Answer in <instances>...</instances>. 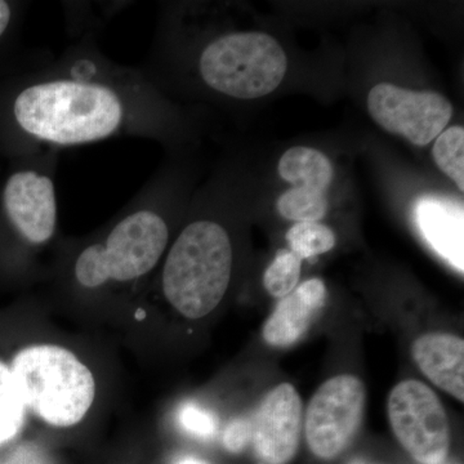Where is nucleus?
Segmentation results:
<instances>
[{"label":"nucleus","instance_id":"nucleus-1","mask_svg":"<svg viewBox=\"0 0 464 464\" xmlns=\"http://www.w3.org/2000/svg\"><path fill=\"white\" fill-rule=\"evenodd\" d=\"M172 121L141 69L110 60L96 35L44 58L0 93V148L14 159L123 137L167 141Z\"/></svg>","mask_w":464,"mask_h":464},{"label":"nucleus","instance_id":"nucleus-2","mask_svg":"<svg viewBox=\"0 0 464 464\" xmlns=\"http://www.w3.org/2000/svg\"><path fill=\"white\" fill-rule=\"evenodd\" d=\"M170 179L159 172L128 201L106 231L85 244L72 259L76 285L96 290L130 284L151 273L170 239Z\"/></svg>","mask_w":464,"mask_h":464},{"label":"nucleus","instance_id":"nucleus-3","mask_svg":"<svg viewBox=\"0 0 464 464\" xmlns=\"http://www.w3.org/2000/svg\"><path fill=\"white\" fill-rule=\"evenodd\" d=\"M232 264L231 237L225 226L215 219H195L183 227L168 252L161 289L181 315L200 319L224 299Z\"/></svg>","mask_w":464,"mask_h":464},{"label":"nucleus","instance_id":"nucleus-4","mask_svg":"<svg viewBox=\"0 0 464 464\" xmlns=\"http://www.w3.org/2000/svg\"><path fill=\"white\" fill-rule=\"evenodd\" d=\"M8 365L26 411L51 426H74L93 404V374L66 348L24 347Z\"/></svg>","mask_w":464,"mask_h":464},{"label":"nucleus","instance_id":"nucleus-5","mask_svg":"<svg viewBox=\"0 0 464 464\" xmlns=\"http://www.w3.org/2000/svg\"><path fill=\"white\" fill-rule=\"evenodd\" d=\"M288 60L276 39L259 32L221 34L198 54V75L208 90L228 99L256 100L276 90Z\"/></svg>","mask_w":464,"mask_h":464},{"label":"nucleus","instance_id":"nucleus-6","mask_svg":"<svg viewBox=\"0 0 464 464\" xmlns=\"http://www.w3.org/2000/svg\"><path fill=\"white\" fill-rule=\"evenodd\" d=\"M387 411L406 453L420 464H442L450 450V423L435 391L423 382H400L390 392Z\"/></svg>","mask_w":464,"mask_h":464},{"label":"nucleus","instance_id":"nucleus-7","mask_svg":"<svg viewBox=\"0 0 464 464\" xmlns=\"http://www.w3.org/2000/svg\"><path fill=\"white\" fill-rule=\"evenodd\" d=\"M365 408V386L356 375H335L324 382L308 402L304 418L311 453L324 460L341 456L356 438Z\"/></svg>","mask_w":464,"mask_h":464},{"label":"nucleus","instance_id":"nucleus-8","mask_svg":"<svg viewBox=\"0 0 464 464\" xmlns=\"http://www.w3.org/2000/svg\"><path fill=\"white\" fill-rule=\"evenodd\" d=\"M366 103L375 123L417 146L436 140L453 114L449 100L436 92L404 90L390 83L372 88Z\"/></svg>","mask_w":464,"mask_h":464},{"label":"nucleus","instance_id":"nucleus-9","mask_svg":"<svg viewBox=\"0 0 464 464\" xmlns=\"http://www.w3.org/2000/svg\"><path fill=\"white\" fill-rule=\"evenodd\" d=\"M304 431V404L295 387L282 383L266 393L252 420V444L264 464H288Z\"/></svg>","mask_w":464,"mask_h":464},{"label":"nucleus","instance_id":"nucleus-10","mask_svg":"<svg viewBox=\"0 0 464 464\" xmlns=\"http://www.w3.org/2000/svg\"><path fill=\"white\" fill-rule=\"evenodd\" d=\"M328 297L322 279H308L282 298L270 317L266 320L262 337L266 343L286 348L306 335L316 317L322 313Z\"/></svg>","mask_w":464,"mask_h":464},{"label":"nucleus","instance_id":"nucleus-11","mask_svg":"<svg viewBox=\"0 0 464 464\" xmlns=\"http://www.w3.org/2000/svg\"><path fill=\"white\" fill-rule=\"evenodd\" d=\"M411 355L436 387L464 401L463 338L450 333H427L414 341Z\"/></svg>","mask_w":464,"mask_h":464},{"label":"nucleus","instance_id":"nucleus-12","mask_svg":"<svg viewBox=\"0 0 464 464\" xmlns=\"http://www.w3.org/2000/svg\"><path fill=\"white\" fill-rule=\"evenodd\" d=\"M415 221L430 246L463 273V206L444 197L426 195L417 201Z\"/></svg>","mask_w":464,"mask_h":464},{"label":"nucleus","instance_id":"nucleus-13","mask_svg":"<svg viewBox=\"0 0 464 464\" xmlns=\"http://www.w3.org/2000/svg\"><path fill=\"white\" fill-rule=\"evenodd\" d=\"M280 177L292 183L299 190L324 192L326 194L334 177L331 160L315 149H289L279 161Z\"/></svg>","mask_w":464,"mask_h":464},{"label":"nucleus","instance_id":"nucleus-14","mask_svg":"<svg viewBox=\"0 0 464 464\" xmlns=\"http://www.w3.org/2000/svg\"><path fill=\"white\" fill-rule=\"evenodd\" d=\"M26 413L11 368L7 362L0 359V447L8 444L21 432Z\"/></svg>","mask_w":464,"mask_h":464},{"label":"nucleus","instance_id":"nucleus-15","mask_svg":"<svg viewBox=\"0 0 464 464\" xmlns=\"http://www.w3.org/2000/svg\"><path fill=\"white\" fill-rule=\"evenodd\" d=\"M127 2H76L65 3L66 25L74 38L96 35L97 29L114 17L119 9L127 7Z\"/></svg>","mask_w":464,"mask_h":464},{"label":"nucleus","instance_id":"nucleus-16","mask_svg":"<svg viewBox=\"0 0 464 464\" xmlns=\"http://www.w3.org/2000/svg\"><path fill=\"white\" fill-rule=\"evenodd\" d=\"M290 249L297 257L310 259L324 255L335 246V235L328 226L319 222H297L286 234Z\"/></svg>","mask_w":464,"mask_h":464},{"label":"nucleus","instance_id":"nucleus-17","mask_svg":"<svg viewBox=\"0 0 464 464\" xmlns=\"http://www.w3.org/2000/svg\"><path fill=\"white\" fill-rule=\"evenodd\" d=\"M433 159L440 169L464 191V130L451 127L436 137Z\"/></svg>","mask_w":464,"mask_h":464},{"label":"nucleus","instance_id":"nucleus-18","mask_svg":"<svg viewBox=\"0 0 464 464\" xmlns=\"http://www.w3.org/2000/svg\"><path fill=\"white\" fill-rule=\"evenodd\" d=\"M284 218L295 222H319L326 215L328 200L324 192L290 188L284 192L276 203Z\"/></svg>","mask_w":464,"mask_h":464},{"label":"nucleus","instance_id":"nucleus-19","mask_svg":"<svg viewBox=\"0 0 464 464\" xmlns=\"http://www.w3.org/2000/svg\"><path fill=\"white\" fill-rule=\"evenodd\" d=\"M301 271V258L297 257L292 250H279L274 261L266 268L265 289L275 298H284L297 288Z\"/></svg>","mask_w":464,"mask_h":464},{"label":"nucleus","instance_id":"nucleus-20","mask_svg":"<svg viewBox=\"0 0 464 464\" xmlns=\"http://www.w3.org/2000/svg\"><path fill=\"white\" fill-rule=\"evenodd\" d=\"M179 422L183 429L201 438H208L216 431V420L213 415L198 406H185L179 413Z\"/></svg>","mask_w":464,"mask_h":464},{"label":"nucleus","instance_id":"nucleus-21","mask_svg":"<svg viewBox=\"0 0 464 464\" xmlns=\"http://www.w3.org/2000/svg\"><path fill=\"white\" fill-rule=\"evenodd\" d=\"M222 441L231 453L243 451L246 445L252 442V420H237L228 424Z\"/></svg>","mask_w":464,"mask_h":464},{"label":"nucleus","instance_id":"nucleus-22","mask_svg":"<svg viewBox=\"0 0 464 464\" xmlns=\"http://www.w3.org/2000/svg\"><path fill=\"white\" fill-rule=\"evenodd\" d=\"M21 8L23 5L18 3L0 0V43L14 30Z\"/></svg>","mask_w":464,"mask_h":464},{"label":"nucleus","instance_id":"nucleus-23","mask_svg":"<svg viewBox=\"0 0 464 464\" xmlns=\"http://www.w3.org/2000/svg\"><path fill=\"white\" fill-rule=\"evenodd\" d=\"M176 464H208L204 462V460L198 459V458L194 457H185L181 458Z\"/></svg>","mask_w":464,"mask_h":464},{"label":"nucleus","instance_id":"nucleus-24","mask_svg":"<svg viewBox=\"0 0 464 464\" xmlns=\"http://www.w3.org/2000/svg\"><path fill=\"white\" fill-rule=\"evenodd\" d=\"M353 464H362V463H357V462H353Z\"/></svg>","mask_w":464,"mask_h":464}]
</instances>
